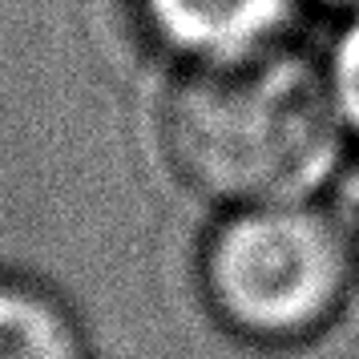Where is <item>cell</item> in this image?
<instances>
[{"label":"cell","mask_w":359,"mask_h":359,"mask_svg":"<svg viewBox=\"0 0 359 359\" xmlns=\"http://www.w3.org/2000/svg\"><path fill=\"white\" fill-rule=\"evenodd\" d=\"M347 142L327 61L287 41L186 65L162 101L174 174L222 210L311 202L339 170Z\"/></svg>","instance_id":"6da1fadb"},{"label":"cell","mask_w":359,"mask_h":359,"mask_svg":"<svg viewBox=\"0 0 359 359\" xmlns=\"http://www.w3.org/2000/svg\"><path fill=\"white\" fill-rule=\"evenodd\" d=\"M359 271L355 243L311 202L226 210L202 246V291L246 343L291 347L335 323Z\"/></svg>","instance_id":"7a4b0ae2"},{"label":"cell","mask_w":359,"mask_h":359,"mask_svg":"<svg viewBox=\"0 0 359 359\" xmlns=\"http://www.w3.org/2000/svg\"><path fill=\"white\" fill-rule=\"evenodd\" d=\"M299 0H137L146 33L186 65L230 61L278 45Z\"/></svg>","instance_id":"3957f363"},{"label":"cell","mask_w":359,"mask_h":359,"mask_svg":"<svg viewBox=\"0 0 359 359\" xmlns=\"http://www.w3.org/2000/svg\"><path fill=\"white\" fill-rule=\"evenodd\" d=\"M0 359H89V347L61 299L0 278Z\"/></svg>","instance_id":"277c9868"},{"label":"cell","mask_w":359,"mask_h":359,"mask_svg":"<svg viewBox=\"0 0 359 359\" xmlns=\"http://www.w3.org/2000/svg\"><path fill=\"white\" fill-rule=\"evenodd\" d=\"M327 77L339 101L343 126L351 133V142H359V8L347 13V25L335 36V49L327 57Z\"/></svg>","instance_id":"5b68a950"},{"label":"cell","mask_w":359,"mask_h":359,"mask_svg":"<svg viewBox=\"0 0 359 359\" xmlns=\"http://www.w3.org/2000/svg\"><path fill=\"white\" fill-rule=\"evenodd\" d=\"M319 4H327V8H339V13H355L359 0H319Z\"/></svg>","instance_id":"8992f818"},{"label":"cell","mask_w":359,"mask_h":359,"mask_svg":"<svg viewBox=\"0 0 359 359\" xmlns=\"http://www.w3.org/2000/svg\"><path fill=\"white\" fill-rule=\"evenodd\" d=\"M355 255H359V243H355Z\"/></svg>","instance_id":"52a82bcc"}]
</instances>
